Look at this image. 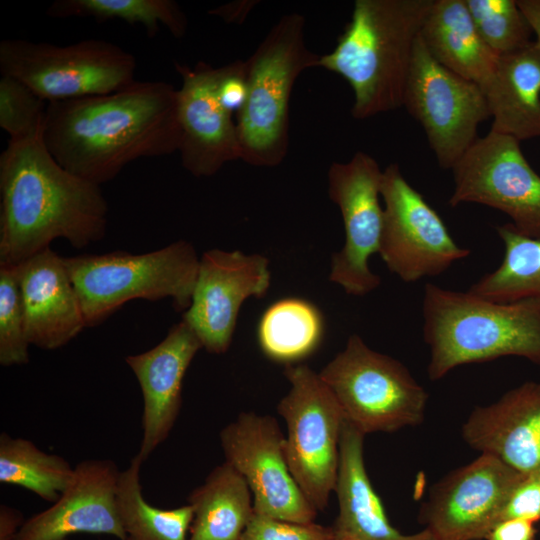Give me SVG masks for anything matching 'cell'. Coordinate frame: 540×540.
<instances>
[{
	"label": "cell",
	"instance_id": "1",
	"mask_svg": "<svg viewBox=\"0 0 540 540\" xmlns=\"http://www.w3.org/2000/svg\"><path fill=\"white\" fill-rule=\"evenodd\" d=\"M42 137L62 167L101 186L136 159L178 151V90L136 80L110 94L48 102Z\"/></svg>",
	"mask_w": 540,
	"mask_h": 540
},
{
	"label": "cell",
	"instance_id": "2",
	"mask_svg": "<svg viewBox=\"0 0 540 540\" xmlns=\"http://www.w3.org/2000/svg\"><path fill=\"white\" fill-rule=\"evenodd\" d=\"M42 132L9 140L0 156V265H18L58 238L81 249L106 233L100 185L62 167Z\"/></svg>",
	"mask_w": 540,
	"mask_h": 540
},
{
	"label": "cell",
	"instance_id": "3",
	"mask_svg": "<svg viewBox=\"0 0 540 540\" xmlns=\"http://www.w3.org/2000/svg\"><path fill=\"white\" fill-rule=\"evenodd\" d=\"M433 0H356L351 20L318 67L351 86V114L365 119L403 106L413 49Z\"/></svg>",
	"mask_w": 540,
	"mask_h": 540
},
{
	"label": "cell",
	"instance_id": "4",
	"mask_svg": "<svg viewBox=\"0 0 540 540\" xmlns=\"http://www.w3.org/2000/svg\"><path fill=\"white\" fill-rule=\"evenodd\" d=\"M423 338L430 350L428 377L439 380L458 366L506 356L540 366V299L495 302L470 291L427 283Z\"/></svg>",
	"mask_w": 540,
	"mask_h": 540
},
{
	"label": "cell",
	"instance_id": "5",
	"mask_svg": "<svg viewBox=\"0 0 540 540\" xmlns=\"http://www.w3.org/2000/svg\"><path fill=\"white\" fill-rule=\"evenodd\" d=\"M304 28L303 15H283L245 60L248 94L236 126L241 160L249 165L274 167L287 155L294 84L321 57L307 47Z\"/></svg>",
	"mask_w": 540,
	"mask_h": 540
},
{
	"label": "cell",
	"instance_id": "6",
	"mask_svg": "<svg viewBox=\"0 0 540 540\" xmlns=\"http://www.w3.org/2000/svg\"><path fill=\"white\" fill-rule=\"evenodd\" d=\"M199 261L194 247L185 240L143 254L115 251L64 257L86 327L102 323L134 299L171 298L176 310L186 311Z\"/></svg>",
	"mask_w": 540,
	"mask_h": 540
},
{
	"label": "cell",
	"instance_id": "7",
	"mask_svg": "<svg viewBox=\"0 0 540 540\" xmlns=\"http://www.w3.org/2000/svg\"><path fill=\"white\" fill-rule=\"evenodd\" d=\"M344 419L364 435L423 422L425 389L395 358L371 349L358 334L319 373Z\"/></svg>",
	"mask_w": 540,
	"mask_h": 540
},
{
	"label": "cell",
	"instance_id": "8",
	"mask_svg": "<svg viewBox=\"0 0 540 540\" xmlns=\"http://www.w3.org/2000/svg\"><path fill=\"white\" fill-rule=\"evenodd\" d=\"M136 59L120 46L87 39L65 46L23 39L0 43V72L46 102L105 95L135 82Z\"/></svg>",
	"mask_w": 540,
	"mask_h": 540
},
{
	"label": "cell",
	"instance_id": "9",
	"mask_svg": "<svg viewBox=\"0 0 540 540\" xmlns=\"http://www.w3.org/2000/svg\"><path fill=\"white\" fill-rule=\"evenodd\" d=\"M289 392L277 405L285 420V451L290 471L305 497L323 511L335 491L343 412L319 373L304 364H287Z\"/></svg>",
	"mask_w": 540,
	"mask_h": 540
},
{
	"label": "cell",
	"instance_id": "10",
	"mask_svg": "<svg viewBox=\"0 0 540 540\" xmlns=\"http://www.w3.org/2000/svg\"><path fill=\"white\" fill-rule=\"evenodd\" d=\"M403 106L425 131L440 167L452 169L491 118L481 87L438 63L420 35L413 49Z\"/></svg>",
	"mask_w": 540,
	"mask_h": 540
},
{
	"label": "cell",
	"instance_id": "11",
	"mask_svg": "<svg viewBox=\"0 0 540 540\" xmlns=\"http://www.w3.org/2000/svg\"><path fill=\"white\" fill-rule=\"evenodd\" d=\"M383 228L378 254L388 270L410 283L434 277L470 254L438 213L402 175L397 163L383 170Z\"/></svg>",
	"mask_w": 540,
	"mask_h": 540
},
{
	"label": "cell",
	"instance_id": "12",
	"mask_svg": "<svg viewBox=\"0 0 540 540\" xmlns=\"http://www.w3.org/2000/svg\"><path fill=\"white\" fill-rule=\"evenodd\" d=\"M519 143L493 131L477 138L451 169L454 188L448 204L492 207L505 213L521 235L540 238V175Z\"/></svg>",
	"mask_w": 540,
	"mask_h": 540
},
{
	"label": "cell",
	"instance_id": "13",
	"mask_svg": "<svg viewBox=\"0 0 540 540\" xmlns=\"http://www.w3.org/2000/svg\"><path fill=\"white\" fill-rule=\"evenodd\" d=\"M220 443L225 461L247 483L255 513L294 523L314 522L318 511L290 471L285 436L274 417L240 413L220 431Z\"/></svg>",
	"mask_w": 540,
	"mask_h": 540
},
{
	"label": "cell",
	"instance_id": "14",
	"mask_svg": "<svg viewBox=\"0 0 540 540\" xmlns=\"http://www.w3.org/2000/svg\"><path fill=\"white\" fill-rule=\"evenodd\" d=\"M382 175L377 161L361 151L347 162H333L328 170L329 197L341 212L345 231L342 249L332 255L329 279L349 295H366L381 282L369 259L379 251L383 228Z\"/></svg>",
	"mask_w": 540,
	"mask_h": 540
},
{
	"label": "cell",
	"instance_id": "15",
	"mask_svg": "<svg viewBox=\"0 0 540 540\" xmlns=\"http://www.w3.org/2000/svg\"><path fill=\"white\" fill-rule=\"evenodd\" d=\"M523 474L481 454L432 487L419 521L435 540L485 539Z\"/></svg>",
	"mask_w": 540,
	"mask_h": 540
},
{
	"label": "cell",
	"instance_id": "16",
	"mask_svg": "<svg viewBox=\"0 0 540 540\" xmlns=\"http://www.w3.org/2000/svg\"><path fill=\"white\" fill-rule=\"evenodd\" d=\"M269 260L239 250L203 253L186 322L209 353H225L232 342L238 314L249 297H263L270 287Z\"/></svg>",
	"mask_w": 540,
	"mask_h": 540
},
{
	"label": "cell",
	"instance_id": "17",
	"mask_svg": "<svg viewBox=\"0 0 540 540\" xmlns=\"http://www.w3.org/2000/svg\"><path fill=\"white\" fill-rule=\"evenodd\" d=\"M182 78L178 90L182 166L196 177L216 174L227 162L241 159L236 122L217 97L219 67L199 61L175 64Z\"/></svg>",
	"mask_w": 540,
	"mask_h": 540
},
{
	"label": "cell",
	"instance_id": "18",
	"mask_svg": "<svg viewBox=\"0 0 540 540\" xmlns=\"http://www.w3.org/2000/svg\"><path fill=\"white\" fill-rule=\"evenodd\" d=\"M120 472L108 459L79 462L59 499L25 520L15 540H67L77 533L126 540L116 503Z\"/></svg>",
	"mask_w": 540,
	"mask_h": 540
},
{
	"label": "cell",
	"instance_id": "19",
	"mask_svg": "<svg viewBox=\"0 0 540 540\" xmlns=\"http://www.w3.org/2000/svg\"><path fill=\"white\" fill-rule=\"evenodd\" d=\"M201 348L195 332L181 320L155 347L125 358L143 396V436L136 454L143 462L172 430L181 409L185 373Z\"/></svg>",
	"mask_w": 540,
	"mask_h": 540
},
{
	"label": "cell",
	"instance_id": "20",
	"mask_svg": "<svg viewBox=\"0 0 540 540\" xmlns=\"http://www.w3.org/2000/svg\"><path fill=\"white\" fill-rule=\"evenodd\" d=\"M461 433L471 448L517 472L540 468V382H524L496 402L475 407Z\"/></svg>",
	"mask_w": 540,
	"mask_h": 540
},
{
	"label": "cell",
	"instance_id": "21",
	"mask_svg": "<svg viewBox=\"0 0 540 540\" xmlns=\"http://www.w3.org/2000/svg\"><path fill=\"white\" fill-rule=\"evenodd\" d=\"M30 345L60 348L86 327L64 257L50 247L18 264Z\"/></svg>",
	"mask_w": 540,
	"mask_h": 540
},
{
	"label": "cell",
	"instance_id": "22",
	"mask_svg": "<svg viewBox=\"0 0 540 540\" xmlns=\"http://www.w3.org/2000/svg\"><path fill=\"white\" fill-rule=\"evenodd\" d=\"M364 434L344 420L335 491L338 515L335 540H435L425 528L406 535L395 528L375 492L364 462Z\"/></svg>",
	"mask_w": 540,
	"mask_h": 540
},
{
	"label": "cell",
	"instance_id": "23",
	"mask_svg": "<svg viewBox=\"0 0 540 540\" xmlns=\"http://www.w3.org/2000/svg\"><path fill=\"white\" fill-rule=\"evenodd\" d=\"M481 89L493 119L490 131L519 142L540 137V49L535 41L499 56Z\"/></svg>",
	"mask_w": 540,
	"mask_h": 540
},
{
	"label": "cell",
	"instance_id": "24",
	"mask_svg": "<svg viewBox=\"0 0 540 540\" xmlns=\"http://www.w3.org/2000/svg\"><path fill=\"white\" fill-rule=\"evenodd\" d=\"M419 35L438 63L480 87L496 68L499 56L479 35L465 0H433Z\"/></svg>",
	"mask_w": 540,
	"mask_h": 540
},
{
	"label": "cell",
	"instance_id": "25",
	"mask_svg": "<svg viewBox=\"0 0 540 540\" xmlns=\"http://www.w3.org/2000/svg\"><path fill=\"white\" fill-rule=\"evenodd\" d=\"M193 509L188 540H240L254 514L251 491L226 461L187 497Z\"/></svg>",
	"mask_w": 540,
	"mask_h": 540
},
{
	"label": "cell",
	"instance_id": "26",
	"mask_svg": "<svg viewBox=\"0 0 540 540\" xmlns=\"http://www.w3.org/2000/svg\"><path fill=\"white\" fill-rule=\"evenodd\" d=\"M324 322L318 308L299 298H285L262 314L257 338L262 352L271 360L287 364L304 359L319 346Z\"/></svg>",
	"mask_w": 540,
	"mask_h": 540
},
{
	"label": "cell",
	"instance_id": "27",
	"mask_svg": "<svg viewBox=\"0 0 540 540\" xmlns=\"http://www.w3.org/2000/svg\"><path fill=\"white\" fill-rule=\"evenodd\" d=\"M142 463L135 455L120 472L117 483L116 503L126 540H188L193 519L191 505L160 509L149 504L140 483Z\"/></svg>",
	"mask_w": 540,
	"mask_h": 540
},
{
	"label": "cell",
	"instance_id": "28",
	"mask_svg": "<svg viewBox=\"0 0 540 540\" xmlns=\"http://www.w3.org/2000/svg\"><path fill=\"white\" fill-rule=\"evenodd\" d=\"M504 245L501 264L468 291L495 302L540 299V238L518 233L511 224L496 227Z\"/></svg>",
	"mask_w": 540,
	"mask_h": 540
},
{
	"label": "cell",
	"instance_id": "29",
	"mask_svg": "<svg viewBox=\"0 0 540 540\" xmlns=\"http://www.w3.org/2000/svg\"><path fill=\"white\" fill-rule=\"evenodd\" d=\"M74 468L63 457L40 450L30 440L0 436V482L25 488L54 503L69 484Z\"/></svg>",
	"mask_w": 540,
	"mask_h": 540
},
{
	"label": "cell",
	"instance_id": "30",
	"mask_svg": "<svg viewBox=\"0 0 540 540\" xmlns=\"http://www.w3.org/2000/svg\"><path fill=\"white\" fill-rule=\"evenodd\" d=\"M53 18L92 17L98 21L122 20L142 25L153 37L164 25L176 38L187 30V18L172 0H57L47 9Z\"/></svg>",
	"mask_w": 540,
	"mask_h": 540
},
{
	"label": "cell",
	"instance_id": "31",
	"mask_svg": "<svg viewBox=\"0 0 540 540\" xmlns=\"http://www.w3.org/2000/svg\"><path fill=\"white\" fill-rule=\"evenodd\" d=\"M486 45L502 56L531 42L532 28L515 0H465Z\"/></svg>",
	"mask_w": 540,
	"mask_h": 540
},
{
	"label": "cell",
	"instance_id": "32",
	"mask_svg": "<svg viewBox=\"0 0 540 540\" xmlns=\"http://www.w3.org/2000/svg\"><path fill=\"white\" fill-rule=\"evenodd\" d=\"M29 346L18 265H0V364L28 363Z\"/></svg>",
	"mask_w": 540,
	"mask_h": 540
},
{
	"label": "cell",
	"instance_id": "33",
	"mask_svg": "<svg viewBox=\"0 0 540 540\" xmlns=\"http://www.w3.org/2000/svg\"><path fill=\"white\" fill-rule=\"evenodd\" d=\"M48 102L21 81L8 75L0 78V127L10 140L43 131Z\"/></svg>",
	"mask_w": 540,
	"mask_h": 540
},
{
	"label": "cell",
	"instance_id": "34",
	"mask_svg": "<svg viewBox=\"0 0 540 540\" xmlns=\"http://www.w3.org/2000/svg\"><path fill=\"white\" fill-rule=\"evenodd\" d=\"M240 540H334L331 527L294 523L254 512Z\"/></svg>",
	"mask_w": 540,
	"mask_h": 540
},
{
	"label": "cell",
	"instance_id": "35",
	"mask_svg": "<svg viewBox=\"0 0 540 540\" xmlns=\"http://www.w3.org/2000/svg\"><path fill=\"white\" fill-rule=\"evenodd\" d=\"M514 518L540 521V468L523 474L511 490L499 521Z\"/></svg>",
	"mask_w": 540,
	"mask_h": 540
},
{
	"label": "cell",
	"instance_id": "36",
	"mask_svg": "<svg viewBox=\"0 0 540 540\" xmlns=\"http://www.w3.org/2000/svg\"><path fill=\"white\" fill-rule=\"evenodd\" d=\"M248 94L246 64L244 60H235L219 67L217 97L221 105L230 113L239 112L245 104Z\"/></svg>",
	"mask_w": 540,
	"mask_h": 540
},
{
	"label": "cell",
	"instance_id": "37",
	"mask_svg": "<svg viewBox=\"0 0 540 540\" xmlns=\"http://www.w3.org/2000/svg\"><path fill=\"white\" fill-rule=\"evenodd\" d=\"M535 522L525 519H505L497 522L485 540H535Z\"/></svg>",
	"mask_w": 540,
	"mask_h": 540
},
{
	"label": "cell",
	"instance_id": "38",
	"mask_svg": "<svg viewBox=\"0 0 540 540\" xmlns=\"http://www.w3.org/2000/svg\"><path fill=\"white\" fill-rule=\"evenodd\" d=\"M256 1H234L209 11L208 13L221 18L227 23L240 24L256 5Z\"/></svg>",
	"mask_w": 540,
	"mask_h": 540
},
{
	"label": "cell",
	"instance_id": "39",
	"mask_svg": "<svg viewBox=\"0 0 540 540\" xmlns=\"http://www.w3.org/2000/svg\"><path fill=\"white\" fill-rule=\"evenodd\" d=\"M20 511L5 504L0 506V540H15V537L24 523Z\"/></svg>",
	"mask_w": 540,
	"mask_h": 540
},
{
	"label": "cell",
	"instance_id": "40",
	"mask_svg": "<svg viewBox=\"0 0 540 540\" xmlns=\"http://www.w3.org/2000/svg\"><path fill=\"white\" fill-rule=\"evenodd\" d=\"M517 3L527 18L536 37L535 43L540 49V0H519Z\"/></svg>",
	"mask_w": 540,
	"mask_h": 540
},
{
	"label": "cell",
	"instance_id": "41",
	"mask_svg": "<svg viewBox=\"0 0 540 540\" xmlns=\"http://www.w3.org/2000/svg\"><path fill=\"white\" fill-rule=\"evenodd\" d=\"M335 540V539H334Z\"/></svg>",
	"mask_w": 540,
	"mask_h": 540
}]
</instances>
